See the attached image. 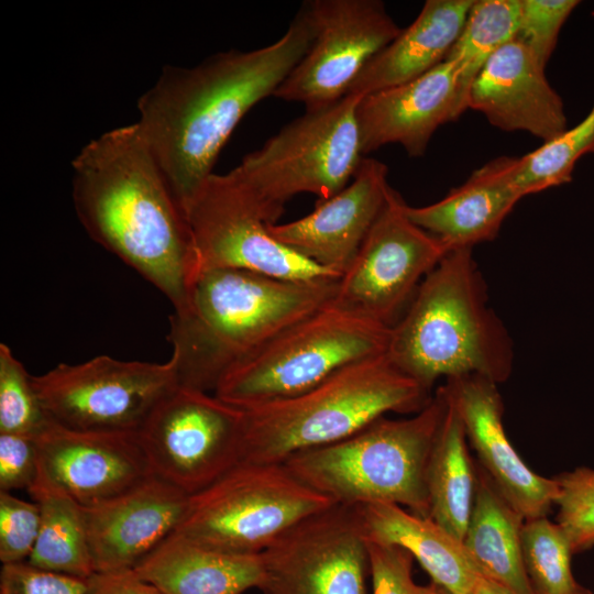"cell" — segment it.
Returning <instances> with one entry per match:
<instances>
[{
	"label": "cell",
	"instance_id": "ac0fdd59",
	"mask_svg": "<svg viewBox=\"0 0 594 594\" xmlns=\"http://www.w3.org/2000/svg\"><path fill=\"white\" fill-rule=\"evenodd\" d=\"M387 174L383 162L365 156L342 190L317 200L305 217L270 224L268 230L295 253L340 277L386 202L392 188Z\"/></svg>",
	"mask_w": 594,
	"mask_h": 594
},
{
	"label": "cell",
	"instance_id": "e575fe53",
	"mask_svg": "<svg viewBox=\"0 0 594 594\" xmlns=\"http://www.w3.org/2000/svg\"><path fill=\"white\" fill-rule=\"evenodd\" d=\"M40 510L35 502L0 491V560L2 564L26 562L37 540Z\"/></svg>",
	"mask_w": 594,
	"mask_h": 594
},
{
	"label": "cell",
	"instance_id": "cb8c5ba5",
	"mask_svg": "<svg viewBox=\"0 0 594 594\" xmlns=\"http://www.w3.org/2000/svg\"><path fill=\"white\" fill-rule=\"evenodd\" d=\"M133 570L164 594H242L263 578L260 553L215 550L176 532Z\"/></svg>",
	"mask_w": 594,
	"mask_h": 594
},
{
	"label": "cell",
	"instance_id": "e0dca14e",
	"mask_svg": "<svg viewBox=\"0 0 594 594\" xmlns=\"http://www.w3.org/2000/svg\"><path fill=\"white\" fill-rule=\"evenodd\" d=\"M497 383L481 375L447 378L443 385L474 449L479 465L503 497L525 519L547 517L554 505V479L534 472L510 443L503 422Z\"/></svg>",
	"mask_w": 594,
	"mask_h": 594
},
{
	"label": "cell",
	"instance_id": "6da1fadb",
	"mask_svg": "<svg viewBox=\"0 0 594 594\" xmlns=\"http://www.w3.org/2000/svg\"><path fill=\"white\" fill-rule=\"evenodd\" d=\"M312 37L305 3L274 43L222 52L193 67L166 65L139 98L136 124L185 216L239 122L274 96Z\"/></svg>",
	"mask_w": 594,
	"mask_h": 594
},
{
	"label": "cell",
	"instance_id": "4fadbf2b",
	"mask_svg": "<svg viewBox=\"0 0 594 594\" xmlns=\"http://www.w3.org/2000/svg\"><path fill=\"white\" fill-rule=\"evenodd\" d=\"M186 217L199 274L233 268L289 280L339 277L277 241L262 208L230 173L209 176Z\"/></svg>",
	"mask_w": 594,
	"mask_h": 594
},
{
	"label": "cell",
	"instance_id": "f35d334b",
	"mask_svg": "<svg viewBox=\"0 0 594 594\" xmlns=\"http://www.w3.org/2000/svg\"><path fill=\"white\" fill-rule=\"evenodd\" d=\"M85 594H164L140 578L134 570L94 573L87 580Z\"/></svg>",
	"mask_w": 594,
	"mask_h": 594
},
{
	"label": "cell",
	"instance_id": "74e56055",
	"mask_svg": "<svg viewBox=\"0 0 594 594\" xmlns=\"http://www.w3.org/2000/svg\"><path fill=\"white\" fill-rule=\"evenodd\" d=\"M38 472L36 438L0 433V491L29 490Z\"/></svg>",
	"mask_w": 594,
	"mask_h": 594
},
{
	"label": "cell",
	"instance_id": "8fae6325",
	"mask_svg": "<svg viewBox=\"0 0 594 594\" xmlns=\"http://www.w3.org/2000/svg\"><path fill=\"white\" fill-rule=\"evenodd\" d=\"M241 427L240 408L176 386L138 435L154 475L191 496L240 462Z\"/></svg>",
	"mask_w": 594,
	"mask_h": 594
},
{
	"label": "cell",
	"instance_id": "8992f818",
	"mask_svg": "<svg viewBox=\"0 0 594 594\" xmlns=\"http://www.w3.org/2000/svg\"><path fill=\"white\" fill-rule=\"evenodd\" d=\"M446 406L440 386L409 418L381 417L338 442L298 452L283 464L336 504L392 503L429 517L427 466Z\"/></svg>",
	"mask_w": 594,
	"mask_h": 594
},
{
	"label": "cell",
	"instance_id": "7a4b0ae2",
	"mask_svg": "<svg viewBox=\"0 0 594 594\" xmlns=\"http://www.w3.org/2000/svg\"><path fill=\"white\" fill-rule=\"evenodd\" d=\"M72 167L89 237L184 308L199 275L191 229L136 122L92 139Z\"/></svg>",
	"mask_w": 594,
	"mask_h": 594
},
{
	"label": "cell",
	"instance_id": "9c48e42d",
	"mask_svg": "<svg viewBox=\"0 0 594 594\" xmlns=\"http://www.w3.org/2000/svg\"><path fill=\"white\" fill-rule=\"evenodd\" d=\"M336 503L283 463L239 462L189 498L174 531L230 553H261L301 519Z\"/></svg>",
	"mask_w": 594,
	"mask_h": 594
},
{
	"label": "cell",
	"instance_id": "d6a6232c",
	"mask_svg": "<svg viewBox=\"0 0 594 594\" xmlns=\"http://www.w3.org/2000/svg\"><path fill=\"white\" fill-rule=\"evenodd\" d=\"M558 485L557 524L574 553L594 546V470L585 466L553 477Z\"/></svg>",
	"mask_w": 594,
	"mask_h": 594
},
{
	"label": "cell",
	"instance_id": "8d00e7d4",
	"mask_svg": "<svg viewBox=\"0 0 594 594\" xmlns=\"http://www.w3.org/2000/svg\"><path fill=\"white\" fill-rule=\"evenodd\" d=\"M87 580L40 570L28 562L2 564L1 594H85Z\"/></svg>",
	"mask_w": 594,
	"mask_h": 594
},
{
	"label": "cell",
	"instance_id": "44dd1931",
	"mask_svg": "<svg viewBox=\"0 0 594 594\" xmlns=\"http://www.w3.org/2000/svg\"><path fill=\"white\" fill-rule=\"evenodd\" d=\"M462 114L455 69L444 59L414 80L362 96L356 119L363 154L397 143L409 156H422L437 129Z\"/></svg>",
	"mask_w": 594,
	"mask_h": 594
},
{
	"label": "cell",
	"instance_id": "5bb4252c",
	"mask_svg": "<svg viewBox=\"0 0 594 594\" xmlns=\"http://www.w3.org/2000/svg\"><path fill=\"white\" fill-rule=\"evenodd\" d=\"M312 42L274 96L306 109L345 97L366 64L400 32L380 0L306 2Z\"/></svg>",
	"mask_w": 594,
	"mask_h": 594
},
{
	"label": "cell",
	"instance_id": "603a6c76",
	"mask_svg": "<svg viewBox=\"0 0 594 594\" xmlns=\"http://www.w3.org/2000/svg\"><path fill=\"white\" fill-rule=\"evenodd\" d=\"M473 1L427 0L417 18L366 64L349 94L365 96L398 86L442 63Z\"/></svg>",
	"mask_w": 594,
	"mask_h": 594
},
{
	"label": "cell",
	"instance_id": "1f68e13d",
	"mask_svg": "<svg viewBox=\"0 0 594 594\" xmlns=\"http://www.w3.org/2000/svg\"><path fill=\"white\" fill-rule=\"evenodd\" d=\"M53 421L46 414L30 375L11 349L0 344V433L32 438Z\"/></svg>",
	"mask_w": 594,
	"mask_h": 594
},
{
	"label": "cell",
	"instance_id": "4316f807",
	"mask_svg": "<svg viewBox=\"0 0 594 594\" xmlns=\"http://www.w3.org/2000/svg\"><path fill=\"white\" fill-rule=\"evenodd\" d=\"M446 397L427 466L429 517L463 542L475 497L476 469L462 420L447 392Z\"/></svg>",
	"mask_w": 594,
	"mask_h": 594
},
{
	"label": "cell",
	"instance_id": "ffe728a7",
	"mask_svg": "<svg viewBox=\"0 0 594 594\" xmlns=\"http://www.w3.org/2000/svg\"><path fill=\"white\" fill-rule=\"evenodd\" d=\"M468 108L497 129L524 131L548 142L568 129L562 98L543 67L517 38L499 47L473 81Z\"/></svg>",
	"mask_w": 594,
	"mask_h": 594
},
{
	"label": "cell",
	"instance_id": "52a82bcc",
	"mask_svg": "<svg viewBox=\"0 0 594 594\" xmlns=\"http://www.w3.org/2000/svg\"><path fill=\"white\" fill-rule=\"evenodd\" d=\"M391 327L334 298L231 369L213 394L237 408L288 398L387 352Z\"/></svg>",
	"mask_w": 594,
	"mask_h": 594
},
{
	"label": "cell",
	"instance_id": "30bf717a",
	"mask_svg": "<svg viewBox=\"0 0 594 594\" xmlns=\"http://www.w3.org/2000/svg\"><path fill=\"white\" fill-rule=\"evenodd\" d=\"M51 420L79 431L138 432L177 384L174 361H121L98 355L79 364L61 363L34 376Z\"/></svg>",
	"mask_w": 594,
	"mask_h": 594
},
{
	"label": "cell",
	"instance_id": "277c9868",
	"mask_svg": "<svg viewBox=\"0 0 594 594\" xmlns=\"http://www.w3.org/2000/svg\"><path fill=\"white\" fill-rule=\"evenodd\" d=\"M472 250L448 252L391 327L387 356L429 391L440 377L474 374L501 384L512 373L513 342Z\"/></svg>",
	"mask_w": 594,
	"mask_h": 594
},
{
	"label": "cell",
	"instance_id": "ab89813d",
	"mask_svg": "<svg viewBox=\"0 0 594 594\" xmlns=\"http://www.w3.org/2000/svg\"><path fill=\"white\" fill-rule=\"evenodd\" d=\"M473 594H513L499 583L481 574L476 581Z\"/></svg>",
	"mask_w": 594,
	"mask_h": 594
},
{
	"label": "cell",
	"instance_id": "d590c367",
	"mask_svg": "<svg viewBox=\"0 0 594 594\" xmlns=\"http://www.w3.org/2000/svg\"><path fill=\"white\" fill-rule=\"evenodd\" d=\"M366 539L373 594H429L430 584L418 585L413 579V556L405 549L371 538Z\"/></svg>",
	"mask_w": 594,
	"mask_h": 594
},
{
	"label": "cell",
	"instance_id": "4dcf8cb0",
	"mask_svg": "<svg viewBox=\"0 0 594 594\" xmlns=\"http://www.w3.org/2000/svg\"><path fill=\"white\" fill-rule=\"evenodd\" d=\"M521 546L527 575L536 594H592L573 576V551L557 522L547 517L525 520Z\"/></svg>",
	"mask_w": 594,
	"mask_h": 594
},
{
	"label": "cell",
	"instance_id": "f1b7e54d",
	"mask_svg": "<svg viewBox=\"0 0 594 594\" xmlns=\"http://www.w3.org/2000/svg\"><path fill=\"white\" fill-rule=\"evenodd\" d=\"M520 0H474L464 25L448 53L457 74L461 109L466 111L469 92L492 55L516 37Z\"/></svg>",
	"mask_w": 594,
	"mask_h": 594
},
{
	"label": "cell",
	"instance_id": "f546056e",
	"mask_svg": "<svg viewBox=\"0 0 594 594\" xmlns=\"http://www.w3.org/2000/svg\"><path fill=\"white\" fill-rule=\"evenodd\" d=\"M594 153V105L586 117L522 156H510L512 184L525 196L570 183L576 162Z\"/></svg>",
	"mask_w": 594,
	"mask_h": 594
},
{
	"label": "cell",
	"instance_id": "2e32d148",
	"mask_svg": "<svg viewBox=\"0 0 594 594\" xmlns=\"http://www.w3.org/2000/svg\"><path fill=\"white\" fill-rule=\"evenodd\" d=\"M36 443L41 470L85 508L155 476L138 432L79 431L52 422Z\"/></svg>",
	"mask_w": 594,
	"mask_h": 594
},
{
	"label": "cell",
	"instance_id": "5b68a950",
	"mask_svg": "<svg viewBox=\"0 0 594 594\" xmlns=\"http://www.w3.org/2000/svg\"><path fill=\"white\" fill-rule=\"evenodd\" d=\"M430 391L382 354L353 363L298 395L242 411L240 462L284 463L338 442L387 413H418Z\"/></svg>",
	"mask_w": 594,
	"mask_h": 594
},
{
	"label": "cell",
	"instance_id": "836d02e7",
	"mask_svg": "<svg viewBox=\"0 0 594 594\" xmlns=\"http://www.w3.org/2000/svg\"><path fill=\"white\" fill-rule=\"evenodd\" d=\"M579 4L578 0H520L515 38L524 43L546 67L563 24Z\"/></svg>",
	"mask_w": 594,
	"mask_h": 594
},
{
	"label": "cell",
	"instance_id": "7c38bea8",
	"mask_svg": "<svg viewBox=\"0 0 594 594\" xmlns=\"http://www.w3.org/2000/svg\"><path fill=\"white\" fill-rule=\"evenodd\" d=\"M406 202L391 188L386 202L350 265L334 300L392 327L425 277L449 249L417 226Z\"/></svg>",
	"mask_w": 594,
	"mask_h": 594
},
{
	"label": "cell",
	"instance_id": "484cf974",
	"mask_svg": "<svg viewBox=\"0 0 594 594\" xmlns=\"http://www.w3.org/2000/svg\"><path fill=\"white\" fill-rule=\"evenodd\" d=\"M476 490L463 544L481 573L513 594H536L525 568L521 528L525 519L475 463Z\"/></svg>",
	"mask_w": 594,
	"mask_h": 594
},
{
	"label": "cell",
	"instance_id": "9a60e30c",
	"mask_svg": "<svg viewBox=\"0 0 594 594\" xmlns=\"http://www.w3.org/2000/svg\"><path fill=\"white\" fill-rule=\"evenodd\" d=\"M264 594H366L369 556L355 506L296 522L261 553Z\"/></svg>",
	"mask_w": 594,
	"mask_h": 594
},
{
	"label": "cell",
	"instance_id": "d4e9b609",
	"mask_svg": "<svg viewBox=\"0 0 594 594\" xmlns=\"http://www.w3.org/2000/svg\"><path fill=\"white\" fill-rule=\"evenodd\" d=\"M365 536L395 544L416 559L432 582L452 594H473L482 574L462 541L430 517L392 503L355 506Z\"/></svg>",
	"mask_w": 594,
	"mask_h": 594
},
{
	"label": "cell",
	"instance_id": "ba28073f",
	"mask_svg": "<svg viewBox=\"0 0 594 594\" xmlns=\"http://www.w3.org/2000/svg\"><path fill=\"white\" fill-rule=\"evenodd\" d=\"M361 95L306 112L245 155L229 172L255 199L270 224L285 204L302 193L318 200L332 197L354 177L365 157L356 108Z\"/></svg>",
	"mask_w": 594,
	"mask_h": 594
},
{
	"label": "cell",
	"instance_id": "3957f363",
	"mask_svg": "<svg viewBox=\"0 0 594 594\" xmlns=\"http://www.w3.org/2000/svg\"><path fill=\"white\" fill-rule=\"evenodd\" d=\"M338 280H289L233 268L201 272L184 308L169 318L178 386L213 393L231 369L331 301Z\"/></svg>",
	"mask_w": 594,
	"mask_h": 594
},
{
	"label": "cell",
	"instance_id": "7402d4cb",
	"mask_svg": "<svg viewBox=\"0 0 594 594\" xmlns=\"http://www.w3.org/2000/svg\"><path fill=\"white\" fill-rule=\"evenodd\" d=\"M509 167L510 156L494 158L442 199L422 207L406 205V212L449 251L492 241L522 198L512 184Z\"/></svg>",
	"mask_w": 594,
	"mask_h": 594
},
{
	"label": "cell",
	"instance_id": "83f0119b",
	"mask_svg": "<svg viewBox=\"0 0 594 594\" xmlns=\"http://www.w3.org/2000/svg\"><path fill=\"white\" fill-rule=\"evenodd\" d=\"M40 510V531L28 563L87 580L94 573L85 508L40 468L28 490Z\"/></svg>",
	"mask_w": 594,
	"mask_h": 594
},
{
	"label": "cell",
	"instance_id": "d6986e66",
	"mask_svg": "<svg viewBox=\"0 0 594 594\" xmlns=\"http://www.w3.org/2000/svg\"><path fill=\"white\" fill-rule=\"evenodd\" d=\"M189 498L153 476L109 502L84 507L95 573L133 570L177 529Z\"/></svg>",
	"mask_w": 594,
	"mask_h": 594
},
{
	"label": "cell",
	"instance_id": "60d3db41",
	"mask_svg": "<svg viewBox=\"0 0 594 594\" xmlns=\"http://www.w3.org/2000/svg\"><path fill=\"white\" fill-rule=\"evenodd\" d=\"M429 594H452L446 588L439 586L438 584L431 582L430 583V593Z\"/></svg>",
	"mask_w": 594,
	"mask_h": 594
}]
</instances>
